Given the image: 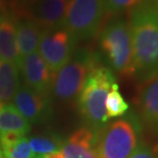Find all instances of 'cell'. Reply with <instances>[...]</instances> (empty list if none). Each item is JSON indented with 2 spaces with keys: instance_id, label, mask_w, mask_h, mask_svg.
<instances>
[{
  "instance_id": "cell-11",
  "label": "cell",
  "mask_w": 158,
  "mask_h": 158,
  "mask_svg": "<svg viewBox=\"0 0 158 158\" xmlns=\"http://www.w3.org/2000/svg\"><path fill=\"white\" fill-rule=\"evenodd\" d=\"M12 99L15 107L29 123L40 122L45 117L48 108L45 95L36 93L26 86H19Z\"/></svg>"
},
{
  "instance_id": "cell-20",
  "label": "cell",
  "mask_w": 158,
  "mask_h": 158,
  "mask_svg": "<svg viewBox=\"0 0 158 158\" xmlns=\"http://www.w3.org/2000/svg\"><path fill=\"white\" fill-rule=\"evenodd\" d=\"M145 0H104L106 13L117 15L126 11H132Z\"/></svg>"
},
{
  "instance_id": "cell-10",
  "label": "cell",
  "mask_w": 158,
  "mask_h": 158,
  "mask_svg": "<svg viewBox=\"0 0 158 158\" xmlns=\"http://www.w3.org/2000/svg\"><path fill=\"white\" fill-rule=\"evenodd\" d=\"M60 152L64 158H99L96 150V131L83 127L73 132Z\"/></svg>"
},
{
  "instance_id": "cell-5",
  "label": "cell",
  "mask_w": 158,
  "mask_h": 158,
  "mask_svg": "<svg viewBox=\"0 0 158 158\" xmlns=\"http://www.w3.org/2000/svg\"><path fill=\"white\" fill-rule=\"evenodd\" d=\"M105 15L104 0H69L62 27L76 42L89 40L100 32Z\"/></svg>"
},
{
  "instance_id": "cell-22",
  "label": "cell",
  "mask_w": 158,
  "mask_h": 158,
  "mask_svg": "<svg viewBox=\"0 0 158 158\" xmlns=\"http://www.w3.org/2000/svg\"><path fill=\"white\" fill-rule=\"evenodd\" d=\"M129 158H157L154 151L144 143H141Z\"/></svg>"
},
{
  "instance_id": "cell-23",
  "label": "cell",
  "mask_w": 158,
  "mask_h": 158,
  "mask_svg": "<svg viewBox=\"0 0 158 158\" xmlns=\"http://www.w3.org/2000/svg\"><path fill=\"white\" fill-rule=\"evenodd\" d=\"M35 158H64V157H63L61 152L58 151V152L45 154V155H37V156H35Z\"/></svg>"
},
{
  "instance_id": "cell-18",
  "label": "cell",
  "mask_w": 158,
  "mask_h": 158,
  "mask_svg": "<svg viewBox=\"0 0 158 158\" xmlns=\"http://www.w3.org/2000/svg\"><path fill=\"white\" fill-rule=\"evenodd\" d=\"M129 108V104L123 99L122 93L119 92L118 85L117 83H114L106 97L105 109L107 119L123 115Z\"/></svg>"
},
{
  "instance_id": "cell-19",
  "label": "cell",
  "mask_w": 158,
  "mask_h": 158,
  "mask_svg": "<svg viewBox=\"0 0 158 158\" xmlns=\"http://www.w3.org/2000/svg\"><path fill=\"white\" fill-rule=\"evenodd\" d=\"M62 142L53 137H34L29 140V145L33 153L37 155H45L60 151Z\"/></svg>"
},
{
  "instance_id": "cell-3",
  "label": "cell",
  "mask_w": 158,
  "mask_h": 158,
  "mask_svg": "<svg viewBox=\"0 0 158 158\" xmlns=\"http://www.w3.org/2000/svg\"><path fill=\"white\" fill-rule=\"evenodd\" d=\"M141 127L137 117L116 119L96 131V150L99 158H129L140 145Z\"/></svg>"
},
{
  "instance_id": "cell-1",
  "label": "cell",
  "mask_w": 158,
  "mask_h": 158,
  "mask_svg": "<svg viewBox=\"0 0 158 158\" xmlns=\"http://www.w3.org/2000/svg\"><path fill=\"white\" fill-rule=\"evenodd\" d=\"M134 78L143 84L158 76V15L155 0H145L130 11Z\"/></svg>"
},
{
  "instance_id": "cell-4",
  "label": "cell",
  "mask_w": 158,
  "mask_h": 158,
  "mask_svg": "<svg viewBox=\"0 0 158 158\" xmlns=\"http://www.w3.org/2000/svg\"><path fill=\"white\" fill-rule=\"evenodd\" d=\"M99 42L112 69L124 78H134L133 47L129 22L123 16L111 19L102 30Z\"/></svg>"
},
{
  "instance_id": "cell-17",
  "label": "cell",
  "mask_w": 158,
  "mask_h": 158,
  "mask_svg": "<svg viewBox=\"0 0 158 158\" xmlns=\"http://www.w3.org/2000/svg\"><path fill=\"white\" fill-rule=\"evenodd\" d=\"M0 146L5 158H35L29 140L19 134L0 135Z\"/></svg>"
},
{
  "instance_id": "cell-7",
  "label": "cell",
  "mask_w": 158,
  "mask_h": 158,
  "mask_svg": "<svg viewBox=\"0 0 158 158\" xmlns=\"http://www.w3.org/2000/svg\"><path fill=\"white\" fill-rule=\"evenodd\" d=\"M75 43V39L63 27L43 31L39 43V54L53 77L72 58Z\"/></svg>"
},
{
  "instance_id": "cell-12",
  "label": "cell",
  "mask_w": 158,
  "mask_h": 158,
  "mask_svg": "<svg viewBox=\"0 0 158 158\" xmlns=\"http://www.w3.org/2000/svg\"><path fill=\"white\" fill-rule=\"evenodd\" d=\"M137 103L143 122L154 132H158V76L141 84Z\"/></svg>"
},
{
  "instance_id": "cell-14",
  "label": "cell",
  "mask_w": 158,
  "mask_h": 158,
  "mask_svg": "<svg viewBox=\"0 0 158 158\" xmlns=\"http://www.w3.org/2000/svg\"><path fill=\"white\" fill-rule=\"evenodd\" d=\"M16 23V42L19 55L23 58L36 52L39 46L43 30L34 19L28 16H21L15 19Z\"/></svg>"
},
{
  "instance_id": "cell-21",
  "label": "cell",
  "mask_w": 158,
  "mask_h": 158,
  "mask_svg": "<svg viewBox=\"0 0 158 158\" xmlns=\"http://www.w3.org/2000/svg\"><path fill=\"white\" fill-rule=\"evenodd\" d=\"M39 1H41V0H11L10 6L13 11L18 13L19 16H23V15H26V12L30 8H32Z\"/></svg>"
},
{
  "instance_id": "cell-2",
  "label": "cell",
  "mask_w": 158,
  "mask_h": 158,
  "mask_svg": "<svg viewBox=\"0 0 158 158\" xmlns=\"http://www.w3.org/2000/svg\"><path fill=\"white\" fill-rule=\"evenodd\" d=\"M116 83L112 70L96 64L91 69L79 95V109L92 127H100L107 122L105 102L110 89Z\"/></svg>"
},
{
  "instance_id": "cell-6",
  "label": "cell",
  "mask_w": 158,
  "mask_h": 158,
  "mask_svg": "<svg viewBox=\"0 0 158 158\" xmlns=\"http://www.w3.org/2000/svg\"><path fill=\"white\" fill-rule=\"evenodd\" d=\"M96 64H98V58L93 52L84 49L77 51L69 61L53 77L51 88L54 95L66 101L78 97L89 73Z\"/></svg>"
},
{
  "instance_id": "cell-8",
  "label": "cell",
  "mask_w": 158,
  "mask_h": 158,
  "mask_svg": "<svg viewBox=\"0 0 158 158\" xmlns=\"http://www.w3.org/2000/svg\"><path fill=\"white\" fill-rule=\"evenodd\" d=\"M19 69L22 70L26 87L41 95H47L52 87L53 75L38 52L23 57Z\"/></svg>"
},
{
  "instance_id": "cell-9",
  "label": "cell",
  "mask_w": 158,
  "mask_h": 158,
  "mask_svg": "<svg viewBox=\"0 0 158 158\" xmlns=\"http://www.w3.org/2000/svg\"><path fill=\"white\" fill-rule=\"evenodd\" d=\"M68 2L69 0H41L23 16L34 19L43 31L61 28L65 18Z\"/></svg>"
},
{
  "instance_id": "cell-24",
  "label": "cell",
  "mask_w": 158,
  "mask_h": 158,
  "mask_svg": "<svg viewBox=\"0 0 158 158\" xmlns=\"http://www.w3.org/2000/svg\"><path fill=\"white\" fill-rule=\"evenodd\" d=\"M0 9H1V8H0ZM2 13H3V12H2L1 10H0V18H1V15H2Z\"/></svg>"
},
{
  "instance_id": "cell-16",
  "label": "cell",
  "mask_w": 158,
  "mask_h": 158,
  "mask_svg": "<svg viewBox=\"0 0 158 158\" xmlns=\"http://www.w3.org/2000/svg\"><path fill=\"white\" fill-rule=\"evenodd\" d=\"M19 87V68L0 59V104H7Z\"/></svg>"
},
{
  "instance_id": "cell-15",
  "label": "cell",
  "mask_w": 158,
  "mask_h": 158,
  "mask_svg": "<svg viewBox=\"0 0 158 158\" xmlns=\"http://www.w3.org/2000/svg\"><path fill=\"white\" fill-rule=\"evenodd\" d=\"M30 123L10 104H0V135L19 134L25 136L30 132Z\"/></svg>"
},
{
  "instance_id": "cell-13",
  "label": "cell",
  "mask_w": 158,
  "mask_h": 158,
  "mask_svg": "<svg viewBox=\"0 0 158 158\" xmlns=\"http://www.w3.org/2000/svg\"><path fill=\"white\" fill-rule=\"evenodd\" d=\"M0 59L11 62L19 69L22 62L16 42L15 18L6 12L0 18Z\"/></svg>"
}]
</instances>
